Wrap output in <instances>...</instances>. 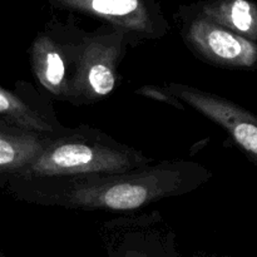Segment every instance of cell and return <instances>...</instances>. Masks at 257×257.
<instances>
[{
	"instance_id": "obj_1",
	"label": "cell",
	"mask_w": 257,
	"mask_h": 257,
	"mask_svg": "<svg viewBox=\"0 0 257 257\" xmlns=\"http://www.w3.org/2000/svg\"><path fill=\"white\" fill-rule=\"evenodd\" d=\"M212 178L201 163L162 162L123 173L10 178L2 185L17 200L68 210L135 212L161 200L187 195Z\"/></svg>"
},
{
	"instance_id": "obj_2",
	"label": "cell",
	"mask_w": 257,
	"mask_h": 257,
	"mask_svg": "<svg viewBox=\"0 0 257 257\" xmlns=\"http://www.w3.org/2000/svg\"><path fill=\"white\" fill-rule=\"evenodd\" d=\"M152 163V158L140 150L118 142L97 128L79 125L53 137L45 150L12 178L123 173Z\"/></svg>"
},
{
	"instance_id": "obj_3",
	"label": "cell",
	"mask_w": 257,
	"mask_h": 257,
	"mask_svg": "<svg viewBox=\"0 0 257 257\" xmlns=\"http://www.w3.org/2000/svg\"><path fill=\"white\" fill-rule=\"evenodd\" d=\"M124 42V34L114 30L105 35H90L78 45L75 67L68 83V102L92 104L115 89Z\"/></svg>"
},
{
	"instance_id": "obj_4",
	"label": "cell",
	"mask_w": 257,
	"mask_h": 257,
	"mask_svg": "<svg viewBox=\"0 0 257 257\" xmlns=\"http://www.w3.org/2000/svg\"><path fill=\"white\" fill-rule=\"evenodd\" d=\"M176 98L222 127L246 157L257 166V117L227 98L205 92L191 85L168 83Z\"/></svg>"
},
{
	"instance_id": "obj_5",
	"label": "cell",
	"mask_w": 257,
	"mask_h": 257,
	"mask_svg": "<svg viewBox=\"0 0 257 257\" xmlns=\"http://www.w3.org/2000/svg\"><path fill=\"white\" fill-rule=\"evenodd\" d=\"M183 38L196 57L225 68H257V43L250 42L198 15L185 28Z\"/></svg>"
},
{
	"instance_id": "obj_6",
	"label": "cell",
	"mask_w": 257,
	"mask_h": 257,
	"mask_svg": "<svg viewBox=\"0 0 257 257\" xmlns=\"http://www.w3.org/2000/svg\"><path fill=\"white\" fill-rule=\"evenodd\" d=\"M68 9L100 18L123 33L125 40L160 39L168 32L160 12L145 0H55Z\"/></svg>"
},
{
	"instance_id": "obj_7",
	"label": "cell",
	"mask_w": 257,
	"mask_h": 257,
	"mask_svg": "<svg viewBox=\"0 0 257 257\" xmlns=\"http://www.w3.org/2000/svg\"><path fill=\"white\" fill-rule=\"evenodd\" d=\"M52 138L22 130L0 118V185L23 172Z\"/></svg>"
},
{
	"instance_id": "obj_8",
	"label": "cell",
	"mask_w": 257,
	"mask_h": 257,
	"mask_svg": "<svg viewBox=\"0 0 257 257\" xmlns=\"http://www.w3.org/2000/svg\"><path fill=\"white\" fill-rule=\"evenodd\" d=\"M68 52L48 35L35 38L30 47V62L37 80L45 90L60 100H67Z\"/></svg>"
},
{
	"instance_id": "obj_9",
	"label": "cell",
	"mask_w": 257,
	"mask_h": 257,
	"mask_svg": "<svg viewBox=\"0 0 257 257\" xmlns=\"http://www.w3.org/2000/svg\"><path fill=\"white\" fill-rule=\"evenodd\" d=\"M202 17L257 43V4L250 0H211L203 4Z\"/></svg>"
},
{
	"instance_id": "obj_10",
	"label": "cell",
	"mask_w": 257,
	"mask_h": 257,
	"mask_svg": "<svg viewBox=\"0 0 257 257\" xmlns=\"http://www.w3.org/2000/svg\"><path fill=\"white\" fill-rule=\"evenodd\" d=\"M0 118L7 122L48 137H55L64 132L67 128L57 123L55 119H50L44 113L33 107L27 99L0 87Z\"/></svg>"
},
{
	"instance_id": "obj_11",
	"label": "cell",
	"mask_w": 257,
	"mask_h": 257,
	"mask_svg": "<svg viewBox=\"0 0 257 257\" xmlns=\"http://www.w3.org/2000/svg\"><path fill=\"white\" fill-rule=\"evenodd\" d=\"M136 93L143 95L146 98H151L153 100H158V102L170 104L172 107L177 108V109H186V105L178 98H176L170 90H167L166 87L162 88L157 87V85H143V87H140L138 89H136Z\"/></svg>"
}]
</instances>
